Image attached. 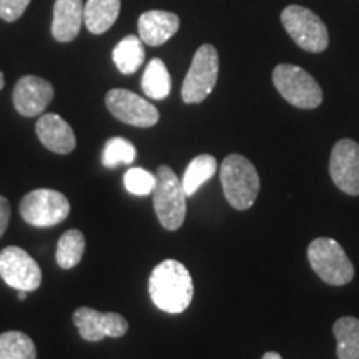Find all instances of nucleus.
Here are the masks:
<instances>
[{"instance_id": "nucleus-6", "label": "nucleus", "mask_w": 359, "mask_h": 359, "mask_svg": "<svg viewBox=\"0 0 359 359\" xmlns=\"http://www.w3.org/2000/svg\"><path fill=\"white\" fill-rule=\"evenodd\" d=\"M219 57L213 45L205 43L193 57L190 70L182 85V98L188 105L201 103L213 92L218 80Z\"/></svg>"}, {"instance_id": "nucleus-9", "label": "nucleus", "mask_w": 359, "mask_h": 359, "mask_svg": "<svg viewBox=\"0 0 359 359\" xmlns=\"http://www.w3.org/2000/svg\"><path fill=\"white\" fill-rule=\"evenodd\" d=\"M0 278L17 291H35L42 285V269L37 262L19 246L0 251Z\"/></svg>"}, {"instance_id": "nucleus-21", "label": "nucleus", "mask_w": 359, "mask_h": 359, "mask_svg": "<svg viewBox=\"0 0 359 359\" xmlns=\"http://www.w3.org/2000/svg\"><path fill=\"white\" fill-rule=\"evenodd\" d=\"M218 170V161L212 155H198L195 156L185 170V175L182 178L183 190L187 196H193L201 187L213 178V175Z\"/></svg>"}, {"instance_id": "nucleus-27", "label": "nucleus", "mask_w": 359, "mask_h": 359, "mask_svg": "<svg viewBox=\"0 0 359 359\" xmlns=\"http://www.w3.org/2000/svg\"><path fill=\"white\" fill-rule=\"evenodd\" d=\"M8 219H11V203L6 196H0V238L7 230Z\"/></svg>"}, {"instance_id": "nucleus-24", "label": "nucleus", "mask_w": 359, "mask_h": 359, "mask_svg": "<svg viewBox=\"0 0 359 359\" xmlns=\"http://www.w3.org/2000/svg\"><path fill=\"white\" fill-rule=\"evenodd\" d=\"M137 158V150L133 143L122 137H114L105 143L102 161L107 168H115L118 165H130Z\"/></svg>"}, {"instance_id": "nucleus-26", "label": "nucleus", "mask_w": 359, "mask_h": 359, "mask_svg": "<svg viewBox=\"0 0 359 359\" xmlns=\"http://www.w3.org/2000/svg\"><path fill=\"white\" fill-rule=\"evenodd\" d=\"M30 0H0V19L15 22L29 7Z\"/></svg>"}, {"instance_id": "nucleus-4", "label": "nucleus", "mask_w": 359, "mask_h": 359, "mask_svg": "<svg viewBox=\"0 0 359 359\" xmlns=\"http://www.w3.org/2000/svg\"><path fill=\"white\" fill-rule=\"evenodd\" d=\"M308 262L313 271L327 285L343 286L354 278V266L343 246L331 238H316L308 246Z\"/></svg>"}, {"instance_id": "nucleus-14", "label": "nucleus", "mask_w": 359, "mask_h": 359, "mask_svg": "<svg viewBox=\"0 0 359 359\" xmlns=\"http://www.w3.org/2000/svg\"><path fill=\"white\" fill-rule=\"evenodd\" d=\"M35 132H37L39 140L42 142V145L52 150L53 154L69 155L75 150V145H77L74 130L60 115H42L37 120V125H35Z\"/></svg>"}, {"instance_id": "nucleus-7", "label": "nucleus", "mask_w": 359, "mask_h": 359, "mask_svg": "<svg viewBox=\"0 0 359 359\" xmlns=\"http://www.w3.org/2000/svg\"><path fill=\"white\" fill-rule=\"evenodd\" d=\"M281 22L290 37L303 50L320 53L326 50L330 43L327 29L320 17L309 8L299 6H288L281 12Z\"/></svg>"}, {"instance_id": "nucleus-28", "label": "nucleus", "mask_w": 359, "mask_h": 359, "mask_svg": "<svg viewBox=\"0 0 359 359\" xmlns=\"http://www.w3.org/2000/svg\"><path fill=\"white\" fill-rule=\"evenodd\" d=\"M262 359H283L280 353H275V351H269V353H264Z\"/></svg>"}, {"instance_id": "nucleus-2", "label": "nucleus", "mask_w": 359, "mask_h": 359, "mask_svg": "<svg viewBox=\"0 0 359 359\" xmlns=\"http://www.w3.org/2000/svg\"><path fill=\"white\" fill-rule=\"evenodd\" d=\"M224 198L235 210H248L259 193V177L255 165L243 155H228L219 168Z\"/></svg>"}, {"instance_id": "nucleus-10", "label": "nucleus", "mask_w": 359, "mask_h": 359, "mask_svg": "<svg viewBox=\"0 0 359 359\" xmlns=\"http://www.w3.org/2000/svg\"><path fill=\"white\" fill-rule=\"evenodd\" d=\"M107 109L120 122L138 128H150L158 123L160 114L156 107L145 98L125 88H114L107 93Z\"/></svg>"}, {"instance_id": "nucleus-3", "label": "nucleus", "mask_w": 359, "mask_h": 359, "mask_svg": "<svg viewBox=\"0 0 359 359\" xmlns=\"http://www.w3.org/2000/svg\"><path fill=\"white\" fill-rule=\"evenodd\" d=\"M151 195L161 226L170 231L178 230L187 217V193L182 180L167 165H161L156 170V185Z\"/></svg>"}, {"instance_id": "nucleus-19", "label": "nucleus", "mask_w": 359, "mask_h": 359, "mask_svg": "<svg viewBox=\"0 0 359 359\" xmlns=\"http://www.w3.org/2000/svg\"><path fill=\"white\" fill-rule=\"evenodd\" d=\"M142 88L147 97L154 100H165L172 92V77H170L167 65L160 58L148 62L142 77Z\"/></svg>"}, {"instance_id": "nucleus-17", "label": "nucleus", "mask_w": 359, "mask_h": 359, "mask_svg": "<svg viewBox=\"0 0 359 359\" xmlns=\"http://www.w3.org/2000/svg\"><path fill=\"white\" fill-rule=\"evenodd\" d=\"M120 0H87L83 7V24L90 34H105L118 19Z\"/></svg>"}, {"instance_id": "nucleus-12", "label": "nucleus", "mask_w": 359, "mask_h": 359, "mask_svg": "<svg viewBox=\"0 0 359 359\" xmlns=\"http://www.w3.org/2000/svg\"><path fill=\"white\" fill-rule=\"evenodd\" d=\"M330 175L334 185L346 195H359V145L343 138L331 150Z\"/></svg>"}, {"instance_id": "nucleus-5", "label": "nucleus", "mask_w": 359, "mask_h": 359, "mask_svg": "<svg viewBox=\"0 0 359 359\" xmlns=\"http://www.w3.org/2000/svg\"><path fill=\"white\" fill-rule=\"evenodd\" d=\"M273 83L280 95L296 109L313 110L321 105L323 90L302 67L281 64L273 70Z\"/></svg>"}, {"instance_id": "nucleus-29", "label": "nucleus", "mask_w": 359, "mask_h": 359, "mask_svg": "<svg viewBox=\"0 0 359 359\" xmlns=\"http://www.w3.org/2000/svg\"><path fill=\"white\" fill-rule=\"evenodd\" d=\"M4 83H6V80H4V74H2V72H0V90L4 88Z\"/></svg>"}, {"instance_id": "nucleus-22", "label": "nucleus", "mask_w": 359, "mask_h": 359, "mask_svg": "<svg viewBox=\"0 0 359 359\" xmlns=\"http://www.w3.org/2000/svg\"><path fill=\"white\" fill-rule=\"evenodd\" d=\"M85 251V236L80 230H69L60 236L55 259L62 269H70L82 262Z\"/></svg>"}, {"instance_id": "nucleus-30", "label": "nucleus", "mask_w": 359, "mask_h": 359, "mask_svg": "<svg viewBox=\"0 0 359 359\" xmlns=\"http://www.w3.org/2000/svg\"><path fill=\"white\" fill-rule=\"evenodd\" d=\"M27 298V291H19V299H25Z\"/></svg>"}, {"instance_id": "nucleus-15", "label": "nucleus", "mask_w": 359, "mask_h": 359, "mask_svg": "<svg viewBox=\"0 0 359 359\" xmlns=\"http://www.w3.org/2000/svg\"><path fill=\"white\" fill-rule=\"evenodd\" d=\"M180 29V19L172 12L148 11L138 19V37L150 47L168 42Z\"/></svg>"}, {"instance_id": "nucleus-8", "label": "nucleus", "mask_w": 359, "mask_h": 359, "mask_svg": "<svg viewBox=\"0 0 359 359\" xmlns=\"http://www.w3.org/2000/svg\"><path fill=\"white\" fill-rule=\"evenodd\" d=\"M70 213V203L65 195L50 188H39L22 198L20 215L27 223L37 228L55 226L65 222Z\"/></svg>"}, {"instance_id": "nucleus-23", "label": "nucleus", "mask_w": 359, "mask_h": 359, "mask_svg": "<svg viewBox=\"0 0 359 359\" xmlns=\"http://www.w3.org/2000/svg\"><path fill=\"white\" fill-rule=\"evenodd\" d=\"M0 359H37V349L30 336L7 331L0 334Z\"/></svg>"}, {"instance_id": "nucleus-11", "label": "nucleus", "mask_w": 359, "mask_h": 359, "mask_svg": "<svg viewBox=\"0 0 359 359\" xmlns=\"http://www.w3.org/2000/svg\"><path fill=\"white\" fill-rule=\"evenodd\" d=\"M74 323L80 336L90 343L105 338H122L128 331V321L118 313H100L93 308H77Z\"/></svg>"}, {"instance_id": "nucleus-13", "label": "nucleus", "mask_w": 359, "mask_h": 359, "mask_svg": "<svg viewBox=\"0 0 359 359\" xmlns=\"http://www.w3.org/2000/svg\"><path fill=\"white\" fill-rule=\"evenodd\" d=\"M53 98V87L47 80L25 75L13 88V105L24 116L42 115Z\"/></svg>"}, {"instance_id": "nucleus-1", "label": "nucleus", "mask_w": 359, "mask_h": 359, "mask_svg": "<svg viewBox=\"0 0 359 359\" xmlns=\"http://www.w3.org/2000/svg\"><path fill=\"white\" fill-rule=\"evenodd\" d=\"M148 293L155 306L161 311L170 314L183 313L190 306L195 293L190 271L177 259H165L151 271Z\"/></svg>"}, {"instance_id": "nucleus-25", "label": "nucleus", "mask_w": 359, "mask_h": 359, "mask_svg": "<svg viewBox=\"0 0 359 359\" xmlns=\"http://www.w3.org/2000/svg\"><path fill=\"white\" fill-rule=\"evenodd\" d=\"M123 185L127 188V191L132 193V195H151L156 185V175L138 167L130 168L128 172L123 175Z\"/></svg>"}, {"instance_id": "nucleus-18", "label": "nucleus", "mask_w": 359, "mask_h": 359, "mask_svg": "<svg viewBox=\"0 0 359 359\" xmlns=\"http://www.w3.org/2000/svg\"><path fill=\"white\" fill-rule=\"evenodd\" d=\"M333 333L336 338L338 359H359V320L343 316L334 323Z\"/></svg>"}, {"instance_id": "nucleus-16", "label": "nucleus", "mask_w": 359, "mask_h": 359, "mask_svg": "<svg viewBox=\"0 0 359 359\" xmlns=\"http://www.w3.org/2000/svg\"><path fill=\"white\" fill-rule=\"evenodd\" d=\"M83 0H55L52 35L57 42L69 43L79 37L83 24Z\"/></svg>"}, {"instance_id": "nucleus-20", "label": "nucleus", "mask_w": 359, "mask_h": 359, "mask_svg": "<svg viewBox=\"0 0 359 359\" xmlns=\"http://www.w3.org/2000/svg\"><path fill=\"white\" fill-rule=\"evenodd\" d=\"M114 62L123 75H132L145 62V47L140 37L127 35L114 48Z\"/></svg>"}]
</instances>
